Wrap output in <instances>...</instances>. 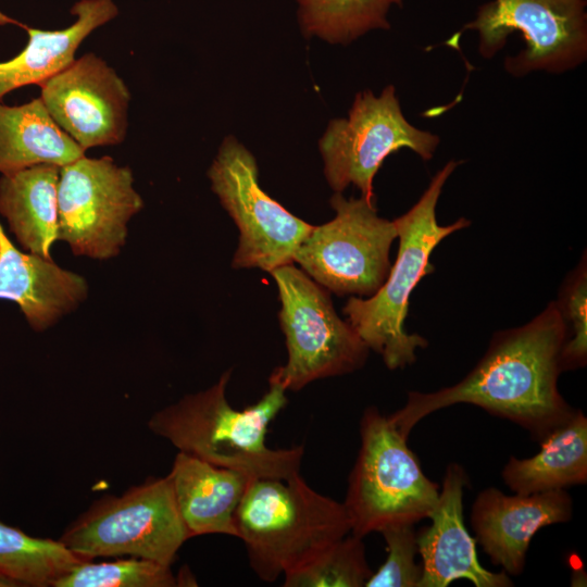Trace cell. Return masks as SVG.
<instances>
[{
  "instance_id": "cell-1",
  "label": "cell",
  "mask_w": 587,
  "mask_h": 587,
  "mask_svg": "<svg viewBox=\"0 0 587 587\" xmlns=\"http://www.w3.org/2000/svg\"><path fill=\"white\" fill-rule=\"evenodd\" d=\"M566 329L554 301L523 326L499 330L477 364L457 384L433 392L409 391L389 415L402 435L430 413L457 403L510 420L539 440L573 409L558 388Z\"/></svg>"
},
{
  "instance_id": "cell-2",
  "label": "cell",
  "mask_w": 587,
  "mask_h": 587,
  "mask_svg": "<svg viewBox=\"0 0 587 587\" xmlns=\"http://www.w3.org/2000/svg\"><path fill=\"white\" fill-rule=\"evenodd\" d=\"M230 375L232 371H226L208 389L157 411L148 428L180 452L239 471L251 479H286L298 474L303 446L273 449L265 441L268 425L287 404V390L268 382L259 401L237 410L226 398Z\"/></svg>"
},
{
  "instance_id": "cell-3",
  "label": "cell",
  "mask_w": 587,
  "mask_h": 587,
  "mask_svg": "<svg viewBox=\"0 0 587 587\" xmlns=\"http://www.w3.org/2000/svg\"><path fill=\"white\" fill-rule=\"evenodd\" d=\"M459 164L449 161L435 174L417 202L394 220L399 249L380 288L369 298L350 297L342 308L347 322L369 349L380 354L389 370L412 364L416 350L427 347L423 336L408 334L404 329L410 296L420 280L434 272L429 258L438 243L471 225L465 217L439 225L436 216L442 188Z\"/></svg>"
},
{
  "instance_id": "cell-4",
  "label": "cell",
  "mask_w": 587,
  "mask_h": 587,
  "mask_svg": "<svg viewBox=\"0 0 587 587\" xmlns=\"http://www.w3.org/2000/svg\"><path fill=\"white\" fill-rule=\"evenodd\" d=\"M250 567L272 583L351 533L342 502L311 488L300 474L251 479L235 512Z\"/></svg>"
},
{
  "instance_id": "cell-5",
  "label": "cell",
  "mask_w": 587,
  "mask_h": 587,
  "mask_svg": "<svg viewBox=\"0 0 587 587\" xmlns=\"http://www.w3.org/2000/svg\"><path fill=\"white\" fill-rule=\"evenodd\" d=\"M360 437L342 502L351 534L363 538L390 525L429 519L439 486L423 473L408 437L375 407L364 410Z\"/></svg>"
},
{
  "instance_id": "cell-6",
  "label": "cell",
  "mask_w": 587,
  "mask_h": 587,
  "mask_svg": "<svg viewBox=\"0 0 587 587\" xmlns=\"http://www.w3.org/2000/svg\"><path fill=\"white\" fill-rule=\"evenodd\" d=\"M190 538L166 475L98 499L59 540L84 561L134 557L171 566Z\"/></svg>"
},
{
  "instance_id": "cell-7",
  "label": "cell",
  "mask_w": 587,
  "mask_h": 587,
  "mask_svg": "<svg viewBox=\"0 0 587 587\" xmlns=\"http://www.w3.org/2000/svg\"><path fill=\"white\" fill-rule=\"evenodd\" d=\"M282 302L279 322L288 351L287 363L268 382L298 391L309 383L361 369L369 347L336 313L329 291L290 264L271 272Z\"/></svg>"
},
{
  "instance_id": "cell-8",
  "label": "cell",
  "mask_w": 587,
  "mask_h": 587,
  "mask_svg": "<svg viewBox=\"0 0 587 587\" xmlns=\"http://www.w3.org/2000/svg\"><path fill=\"white\" fill-rule=\"evenodd\" d=\"M586 5L587 0H494L480 5L476 17L445 45L459 50L461 35L476 30L478 52L489 60L519 32L525 47L504 59L510 75L523 77L535 71L562 74L587 59Z\"/></svg>"
},
{
  "instance_id": "cell-9",
  "label": "cell",
  "mask_w": 587,
  "mask_h": 587,
  "mask_svg": "<svg viewBox=\"0 0 587 587\" xmlns=\"http://www.w3.org/2000/svg\"><path fill=\"white\" fill-rule=\"evenodd\" d=\"M375 202L335 192L329 200L335 217L313 225L294 262L338 296H373L388 276L389 251L397 238L394 221L378 216Z\"/></svg>"
},
{
  "instance_id": "cell-10",
  "label": "cell",
  "mask_w": 587,
  "mask_h": 587,
  "mask_svg": "<svg viewBox=\"0 0 587 587\" xmlns=\"http://www.w3.org/2000/svg\"><path fill=\"white\" fill-rule=\"evenodd\" d=\"M439 143L438 135L407 121L395 87L388 85L378 97L370 90L358 92L348 117L332 120L319 147L335 192L353 185L362 197L376 200L373 180L388 155L409 148L429 161Z\"/></svg>"
},
{
  "instance_id": "cell-11",
  "label": "cell",
  "mask_w": 587,
  "mask_h": 587,
  "mask_svg": "<svg viewBox=\"0 0 587 587\" xmlns=\"http://www.w3.org/2000/svg\"><path fill=\"white\" fill-rule=\"evenodd\" d=\"M208 176L239 229L235 268L273 270L294 262L313 225L295 216L262 190L254 157L233 136L221 145Z\"/></svg>"
},
{
  "instance_id": "cell-12",
  "label": "cell",
  "mask_w": 587,
  "mask_h": 587,
  "mask_svg": "<svg viewBox=\"0 0 587 587\" xmlns=\"http://www.w3.org/2000/svg\"><path fill=\"white\" fill-rule=\"evenodd\" d=\"M143 208L133 172L112 158H82L60 167L59 240L76 255L108 260L118 254L129 220Z\"/></svg>"
},
{
  "instance_id": "cell-13",
  "label": "cell",
  "mask_w": 587,
  "mask_h": 587,
  "mask_svg": "<svg viewBox=\"0 0 587 587\" xmlns=\"http://www.w3.org/2000/svg\"><path fill=\"white\" fill-rule=\"evenodd\" d=\"M57 125L83 150L124 141L130 92L102 58L86 53L39 85Z\"/></svg>"
},
{
  "instance_id": "cell-14",
  "label": "cell",
  "mask_w": 587,
  "mask_h": 587,
  "mask_svg": "<svg viewBox=\"0 0 587 587\" xmlns=\"http://www.w3.org/2000/svg\"><path fill=\"white\" fill-rule=\"evenodd\" d=\"M573 501L562 490L505 495L495 487L482 490L472 507L471 524L491 562L510 575L522 574L533 536L542 527L566 523Z\"/></svg>"
},
{
  "instance_id": "cell-15",
  "label": "cell",
  "mask_w": 587,
  "mask_h": 587,
  "mask_svg": "<svg viewBox=\"0 0 587 587\" xmlns=\"http://www.w3.org/2000/svg\"><path fill=\"white\" fill-rule=\"evenodd\" d=\"M467 485L464 469L450 463L429 516L432 523L417 533L423 567L419 587H447L459 578L469 579L475 587L513 586L504 571H488L478 561L475 539L470 536L463 519V490Z\"/></svg>"
},
{
  "instance_id": "cell-16",
  "label": "cell",
  "mask_w": 587,
  "mask_h": 587,
  "mask_svg": "<svg viewBox=\"0 0 587 587\" xmlns=\"http://www.w3.org/2000/svg\"><path fill=\"white\" fill-rule=\"evenodd\" d=\"M88 294L86 279L18 250L0 225V299L15 302L29 326L42 332L74 311Z\"/></svg>"
},
{
  "instance_id": "cell-17",
  "label": "cell",
  "mask_w": 587,
  "mask_h": 587,
  "mask_svg": "<svg viewBox=\"0 0 587 587\" xmlns=\"http://www.w3.org/2000/svg\"><path fill=\"white\" fill-rule=\"evenodd\" d=\"M167 475L191 538L205 534L237 537L235 512L250 477L180 451Z\"/></svg>"
},
{
  "instance_id": "cell-18",
  "label": "cell",
  "mask_w": 587,
  "mask_h": 587,
  "mask_svg": "<svg viewBox=\"0 0 587 587\" xmlns=\"http://www.w3.org/2000/svg\"><path fill=\"white\" fill-rule=\"evenodd\" d=\"M76 20L63 29L46 30L24 25L28 40L10 60L0 62V100L9 92L40 85L75 60L80 43L95 29L118 14L113 0H79L71 9Z\"/></svg>"
},
{
  "instance_id": "cell-19",
  "label": "cell",
  "mask_w": 587,
  "mask_h": 587,
  "mask_svg": "<svg viewBox=\"0 0 587 587\" xmlns=\"http://www.w3.org/2000/svg\"><path fill=\"white\" fill-rule=\"evenodd\" d=\"M60 166L34 165L0 177V214L27 252L51 260L59 240Z\"/></svg>"
},
{
  "instance_id": "cell-20",
  "label": "cell",
  "mask_w": 587,
  "mask_h": 587,
  "mask_svg": "<svg viewBox=\"0 0 587 587\" xmlns=\"http://www.w3.org/2000/svg\"><path fill=\"white\" fill-rule=\"evenodd\" d=\"M540 450L527 459L511 457L502 470L505 485L529 495L562 490L587 482V417L580 410L549 430Z\"/></svg>"
},
{
  "instance_id": "cell-21",
  "label": "cell",
  "mask_w": 587,
  "mask_h": 587,
  "mask_svg": "<svg viewBox=\"0 0 587 587\" xmlns=\"http://www.w3.org/2000/svg\"><path fill=\"white\" fill-rule=\"evenodd\" d=\"M83 150L48 113L40 98L21 105L0 103V173L11 174L34 165L64 166Z\"/></svg>"
},
{
  "instance_id": "cell-22",
  "label": "cell",
  "mask_w": 587,
  "mask_h": 587,
  "mask_svg": "<svg viewBox=\"0 0 587 587\" xmlns=\"http://www.w3.org/2000/svg\"><path fill=\"white\" fill-rule=\"evenodd\" d=\"M80 562L59 539L33 537L0 522V575L18 586L51 587Z\"/></svg>"
},
{
  "instance_id": "cell-23",
  "label": "cell",
  "mask_w": 587,
  "mask_h": 587,
  "mask_svg": "<svg viewBox=\"0 0 587 587\" xmlns=\"http://www.w3.org/2000/svg\"><path fill=\"white\" fill-rule=\"evenodd\" d=\"M300 22L307 35L332 43H349L369 30L389 29L386 15L403 0H298Z\"/></svg>"
},
{
  "instance_id": "cell-24",
  "label": "cell",
  "mask_w": 587,
  "mask_h": 587,
  "mask_svg": "<svg viewBox=\"0 0 587 587\" xmlns=\"http://www.w3.org/2000/svg\"><path fill=\"white\" fill-rule=\"evenodd\" d=\"M353 534L330 544L284 574L285 587H362L372 575L365 546Z\"/></svg>"
},
{
  "instance_id": "cell-25",
  "label": "cell",
  "mask_w": 587,
  "mask_h": 587,
  "mask_svg": "<svg viewBox=\"0 0 587 587\" xmlns=\"http://www.w3.org/2000/svg\"><path fill=\"white\" fill-rule=\"evenodd\" d=\"M178 579L171 566L152 560L120 557L114 561H84L53 582L51 587H173Z\"/></svg>"
},
{
  "instance_id": "cell-26",
  "label": "cell",
  "mask_w": 587,
  "mask_h": 587,
  "mask_svg": "<svg viewBox=\"0 0 587 587\" xmlns=\"http://www.w3.org/2000/svg\"><path fill=\"white\" fill-rule=\"evenodd\" d=\"M555 304L566 329V339L560 353L561 370L583 367L587 362L586 252L564 279Z\"/></svg>"
},
{
  "instance_id": "cell-27",
  "label": "cell",
  "mask_w": 587,
  "mask_h": 587,
  "mask_svg": "<svg viewBox=\"0 0 587 587\" xmlns=\"http://www.w3.org/2000/svg\"><path fill=\"white\" fill-rule=\"evenodd\" d=\"M379 533L386 542L387 558L365 587H419L423 567L415 561L419 548L414 524L390 525Z\"/></svg>"
},
{
  "instance_id": "cell-28",
  "label": "cell",
  "mask_w": 587,
  "mask_h": 587,
  "mask_svg": "<svg viewBox=\"0 0 587 587\" xmlns=\"http://www.w3.org/2000/svg\"><path fill=\"white\" fill-rule=\"evenodd\" d=\"M14 24L21 27H24V24L11 18L10 16L5 15L3 12L0 11V26Z\"/></svg>"
},
{
  "instance_id": "cell-29",
  "label": "cell",
  "mask_w": 587,
  "mask_h": 587,
  "mask_svg": "<svg viewBox=\"0 0 587 587\" xmlns=\"http://www.w3.org/2000/svg\"><path fill=\"white\" fill-rule=\"evenodd\" d=\"M0 587H20L15 582L0 575Z\"/></svg>"
}]
</instances>
